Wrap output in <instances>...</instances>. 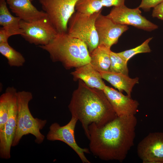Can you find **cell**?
I'll return each mask as SVG.
<instances>
[{
	"label": "cell",
	"mask_w": 163,
	"mask_h": 163,
	"mask_svg": "<svg viewBox=\"0 0 163 163\" xmlns=\"http://www.w3.org/2000/svg\"><path fill=\"white\" fill-rule=\"evenodd\" d=\"M137 120L135 115L117 117L99 127L88 126L89 150L104 161H123L134 145Z\"/></svg>",
	"instance_id": "6da1fadb"
},
{
	"label": "cell",
	"mask_w": 163,
	"mask_h": 163,
	"mask_svg": "<svg viewBox=\"0 0 163 163\" xmlns=\"http://www.w3.org/2000/svg\"><path fill=\"white\" fill-rule=\"evenodd\" d=\"M68 108L72 117L81 123L88 139L89 125L94 123L101 127L117 117L103 91L90 87L80 79Z\"/></svg>",
	"instance_id": "7a4b0ae2"
},
{
	"label": "cell",
	"mask_w": 163,
	"mask_h": 163,
	"mask_svg": "<svg viewBox=\"0 0 163 163\" xmlns=\"http://www.w3.org/2000/svg\"><path fill=\"white\" fill-rule=\"evenodd\" d=\"M38 46L48 52L53 62H61L66 69L90 62V53L86 44L67 32L58 33L48 44Z\"/></svg>",
	"instance_id": "3957f363"
},
{
	"label": "cell",
	"mask_w": 163,
	"mask_h": 163,
	"mask_svg": "<svg viewBox=\"0 0 163 163\" xmlns=\"http://www.w3.org/2000/svg\"><path fill=\"white\" fill-rule=\"evenodd\" d=\"M33 99L31 92L23 91L17 92L18 113L17 128L12 146H17L22 137L30 134L35 137V142L38 144L43 142L44 136L40 130L45 126L46 120L34 118L29 108V103Z\"/></svg>",
	"instance_id": "277c9868"
},
{
	"label": "cell",
	"mask_w": 163,
	"mask_h": 163,
	"mask_svg": "<svg viewBox=\"0 0 163 163\" xmlns=\"http://www.w3.org/2000/svg\"><path fill=\"white\" fill-rule=\"evenodd\" d=\"M101 11L89 15L76 11L68 21L67 33L71 37L84 42L87 45L89 53L99 44L95 22Z\"/></svg>",
	"instance_id": "5b68a950"
},
{
	"label": "cell",
	"mask_w": 163,
	"mask_h": 163,
	"mask_svg": "<svg viewBox=\"0 0 163 163\" xmlns=\"http://www.w3.org/2000/svg\"><path fill=\"white\" fill-rule=\"evenodd\" d=\"M38 0L57 32H67L68 21L78 0Z\"/></svg>",
	"instance_id": "8992f818"
},
{
	"label": "cell",
	"mask_w": 163,
	"mask_h": 163,
	"mask_svg": "<svg viewBox=\"0 0 163 163\" xmlns=\"http://www.w3.org/2000/svg\"><path fill=\"white\" fill-rule=\"evenodd\" d=\"M20 25L23 38L38 46L47 44L58 33L48 16L30 22L21 20Z\"/></svg>",
	"instance_id": "52a82bcc"
},
{
	"label": "cell",
	"mask_w": 163,
	"mask_h": 163,
	"mask_svg": "<svg viewBox=\"0 0 163 163\" xmlns=\"http://www.w3.org/2000/svg\"><path fill=\"white\" fill-rule=\"evenodd\" d=\"M78 120L72 117L69 122L63 126L57 123H52L46 135L47 139L50 141H62L71 147L78 155L83 163H90L85 153H90L89 149L82 148L78 145L75 137V129Z\"/></svg>",
	"instance_id": "ba28073f"
},
{
	"label": "cell",
	"mask_w": 163,
	"mask_h": 163,
	"mask_svg": "<svg viewBox=\"0 0 163 163\" xmlns=\"http://www.w3.org/2000/svg\"><path fill=\"white\" fill-rule=\"evenodd\" d=\"M139 8H129L125 4L113 7L106 16L116 23L133 26L144 30L151 31L158 29L157 25L142 16Z\"/></svg>",
	"instance_id": "9c48e42d"
},
{
	"label": "cell",
	"mask_w": 163,
	"mask_h": 163,
	"mask_svg": "<svg viewBox=\"0 0 163 163\" xmlns=\"http://www.w3.org/2000/svg\"><path fill=\"white\" fill-rule=\"evenodd\" d=\"M137 150L143 163H163V133H149L139 143Z\"/></svg>",
	"instance_id": "30bf717a"
},
{
	"label": "cell",
	"mask_w": 163,
	"mask_h": 163,
	"mask_svg": "<svg viewBox=\"0 0 163 163\" xmlns=\"http://www.w3.org/2000/svg\"><path fill=\"white\" fill-rule=\"evenodd\" d=\"M95 26L99 44L110 48L116 44L120 37L129 29L128 26L116 23L101 13L97 18Z\"/></svg>",
	"instance_id": "8fae6325"
},
{
	"label": "cell",
	"mask_w": 163,
	"mask_h": 163,
	"mask_svg": "<svg viewBox=\"0 0 163 163\" xmlns=\"http://www.w3.org/2000/svg\"><path fill=\"white\" fill-rule=\"evenodd\" d=\"M103 91L117 117L135 115L138 112L139 104L131 97L107 85Z\"/></svg>",
	"instance_id": "7c38bea8"
},
{
	"label": "cell",
	"mask_w": 163,
	"mask_h": 163,
	"mask_svg": "<svg viewBox=\"0 0 163 163\" xmlns=\"http://www.w3.org/2000/svg\"><path fill=\"white\" fill-rule=\"evenodd\" d=\"M17 113V98L11 107L7 122L0 130V157L2 158L8 159L11 158V147L16 130Z\"/></svg>",
	"instance_id": "4fadbf2b"
},
{
	"label": "cell",
	"mask_w": 163,
	"mask_h": 163,
	"mask_svg": "<svg viewBox=\"0 0 163 163\" xmlns=\"http://www.w3.org/2000/svg\"><path fill=\"white\" fill-rule=\"evenodd\" d=\"M7 2L11 11L21 20L32 22L46 17L43 11H40L32 4L30 0H8Z\"/></svg>",
	"instance_id": "5bb4252c"
},
{
	"label": "cell",
	"mask_w": 163,
	"mask_h": 163,
	"mask_svg": "<svg viewBox=\"0 0 163 163\" xmlns=\"http://www.w3.org/2000/svg\"><path fill=\"white\" fill-rule=\"evenodd\" d=\"M71 74L74 79L81 80L90 87L103 91L106 86L100 72L90 63L76 68Z\"/></svg>",
	"instance_id": "9a60e30c"
},
{
	"label": "cell",
	"mask_w": 163,
	"mask_h": 163,
	"mask_svg": "<svg viewBox=\"0 0 163 163\" xmlns=\"http://www.w3.org/2000/svg\"><path fill=\"white\" fill-rule=\"evenodd\" d=\"M100 73L103 79L110 83L119 91L122 92L125 91L129 97H131L134 86L139 83L138 77L132 78H130L128 75L109 71Z\"/></svg>",
	"instance_id": "2e32d148"
},
{
	"label": "cell",
	"mask_w": 163,
	"mask_h": 163,
	"mask_svg": "<svg viewBox=\"0 0 163 163\" xmlns=\"http://www.w3.org/2000/svg\"><path fill=\"white\" fill-rule=\"evenodd\" d=\"M111 51L110 48L98 45L90 53V63L99 72L108 71L111 63Z\"/></svg>",
	"instance_id": "e0dca14e"
},
{
	"label": "cell",
	"mask_w": 163,
	"mask_h": 163,
	"mask_svg": "<svg viewBox=\"0 0 163 163\" xmlns=\"http://www.w3.org/2000/svg\"><path fill=\"white\" fill-rule=\"evenodd\" d=\"M6 0H0V25L11 32L13 35H20L22 33L20 27L21 19L13 16L7 5Z\"/></svg>",
	"instance_id": "ac0fdd59"
},
{
	"label": "cell",
	"mask_w": 163,
	"mask_h": 163,
	"mask_svg": "<svg viewBox=\"0 0 163 163\" xmlns=\"http://www.w3.org/2000/svg\"><path fill=\"white\" fill-rule=\"evenodd\" d=\"M17 90L13 87H8L0 97V130L4 127L9 117L12 104L17 98Z\"/></svg>",
	"instance_id": "d6986e66"
},
{
	"label": "cell",
	"mask_w": 163,
	"mask_h": 163,
	"mask_svg": "<svg viewBox=\"0 0 163 163\" xmlns=\"http://www.w3.org/2000/svg\"><path fill=\"white\" fill-rule=\"evenodd\" d=\"M0 53L7 59L11 67L22 66L25 62L23 56L17 51L8 43H0Z\"/></svg>",
	"instance_id": "ffe728a7"
},
{
	"label": "cell",
	"mask_w": 163,
	"mask_h": 163,
	"mask_svg": "<svg viewBox=\"0 0 163 163\" xmlns=\"http://www.w3.org/2000/svg\"><path fill=\"white\" fill-rule=\"evenodd\" d=\"M103 7L101 0H78L75 6V10L89 15L102 11Z\"/></svg>",
	"instance_id": "44dd1931"
},
{
	"label": "cell",
	"mask_w": 163,
	"mask_h": 163,
	"mask_svg": "<svg viewBox=\"0 0 163 163\" xmlns=\"http://www.w3.org/2000/svg\"><path fill=\"white\" fill-rule=\"evenodd\" d=\"M111 63L109 71L112 72L122 73L128 75L127 62L118 53L111 51Z\"/></svg>",
	"instance_id": "7402d4cb"
},
{
	"label": "cell",
	"mask_w": 163,
	"mask_h": 163,
	"mask_svg": "<svg viewBox=\"0 0 163 163\" xmlns=\"http://www.w3.org/2000/svg\"><path fill=\"white\" fill-rule=\"evenodd\" d=\"M152 38V37H149L139 46L132 49L118 53L128 62L130 59L136 54L150 53L151 50L149 43Z\"/></svg>",
	"instance_id": "603a6c76"
},
{
	"label": "cell",
	"mask_w": 163,
	"mask_h": 163,
	"mask_svg": "<svg viewBox=\"0 0 163 163\" xmlns=\"http://www.w3.org/2000/svg\"><path fill=\"white\" fill-rule=\"evenodd\" d=\"M162 1L163 0H141L138 7L145 11H148L151 8H154Z\"/></svg>",
	"instance_id": "cb8c5ba5"
},
{
	"label": "cell",
	"mask_w": 163,
	"mask_h": 163,
	"mask_svg": "<svg viewBox=\"0 0 163 163\" xmlns=\"http://www.w3.org/2000/svg\"><path fill=\"white\" fill-rule=\"evenodd\" d=\"M152 15L163 21V1L153 8Z\"/></svg>",
	"instance_id": "d4e9b609"
},
{
	"label": "cell",
	"mask_w": 163,
	"mask_h": 163,
	"mask_svg": "<svg viewBox=\"0 0 163 163\" xmlns=\"http://www.w3.org/2000/svg\"><path fill=\"white\" fill-rule=\"evenodd\" d=\"M125 0H101L103 7H117L124 5Z\"/></svg>",
	"instance_id": "484cf974"
},
{
	"label": "cell",
	"mask_w": 163,
	"mask_h": 163,
	"mask_svg": "<svg viewBox=\"0 0 163 163\" xmlns=\"http://www.w3.org/2000/svg\"><path fill=\"white\" fill-rule=\"evenodd\" d=\"M13 35L11 33L7 30L1 27L0 29V43L8 42V39L10 36Z\"/></svg>",
	"instance_id": "4316f807"
},
{
	"label": "cell",
	"mask_w": 163,
	"mask_h": 163,
	"mask_svg": "<svg viewBox=\"0 0 163 163\" xmlns=\"http://www.w3.org/2000/svg\"><path fill=\"white\" fill-rule=\"evenodd\" d=\"M34 0H30V1L32 2V1H33Z\"/></svg>",
	"instance_id": "83f0119b"
},
{
	"label": "cell",
	"mask_w": 163,
	"mask_h": 163,
	"mask_svg": "<svg viewBox=\"0 0 163 163\" xmlns=\"http://www.w3.org/2000/svg\"><path fill=\"white\" fill-rule=\"evenodd\" d=\"M7 0H6V1H7Z\"/></svg>",
	"instance_id": "f1b7e54d"
}]
</instances>
